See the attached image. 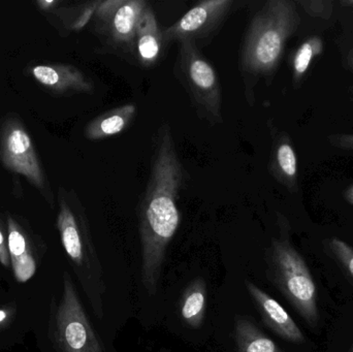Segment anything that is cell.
I'll use <instances>...</instances> for the list:
<instances>
[{"label":"cell","mask_w":353,"mask_h":352,"mask_svg":"<svg viewBox=\"0 0 353 352\" xmlns=\"http://www.w3.org/2000/svg\"><path fill=\"white\" fill-rule=\"evenodd\" d=\"M39 6H43L45 4L46 6H54L56 4L55 1H41L39 2Z\"/></svg>","instance_id":"26"},{"label":"cell","mask_w":353,"mask_h":352,"mask_svg":"<svg viewBox=\"0 0 353 352\" xmlns=\"http://www.w3.org/2000/svg\"><path fill=\"white\" fill-rule=\"evenodd\" d=\"M296 2L270 0L251 20L241 50L240 68L246 92H253L259 79L273 76L286 43L300 25Z\"/></svg>","instance_id":"2"},{"label":"cell","mask_w":353,"mask_h":352,"mask_svg":"<svg viewBox=\"0 0 353 352\" xmlns=\"http://www.w3.org/2000/svg\"><path fill=\"white\" fill-rule=\"evenodd\" d=\"M184 177L171 126L163 124L157 134L148 183L139 206L141 280L150 296L159 289L167 249L180 225L178 200Z\"/></svg>","instance_id":"1"},{"label":"cell","mask_w":353,"mask_h":352,"mask_svg":"<svg viewBox=\"0 0 353 352\" xmlns=\"http://www.w3.org/2000/svg\"><path fill=\"white\" fill-rule=\"evenodd\" d=\"M0 264L4 268H8L10 266V253H8V246L1 231H0Z\"/></svg>","instance_id":"22"},{"label":"cell","mask_w":353,"mask_h":352,"mask_svg":"<svg viewBox=\"0 0 353 352\" xmlns=\"http://www.w3.org/2000/svg\"><path fill=\"white\" fill-rule=\"evenodd\" d=\"M344 196H345V200H347V202L353 206V185L350 186V187L345 190Z\"/></svg>","instance_id":"24"},{"label":"cell","mask_w":353,"mask_h":352,"mask_svg":"<svg viewBox=\"0 0 353 352\" xmlns=\"http://www.w3.org/2000/svg\"><path fill=\"white\" fill-rule=\"evenodd\" d=\"M350 352H353V345H352V349H350Z\"/></svg>","instance_id":"27"},{"label":"cell","mask_w":353,"mask_h":352,"mask_svg":"<svg viewBox=\"0 0 353 352\" xmlns=\"http://www.w3.org/2000/svg\"><path fill=\"white\" fill-rule=\"evenodd\" d=\"M10 318V311L8 310L0 309V328L8 324Z\"/></svg>","instance_id":"23"},{"label":"cell","mask_w":353,"mask_h":352,"mask_svg":"<svg viewBox=\"0 0 353 352\" xmlns=\"http://www.w3.org/2000/svg\"><path fill=\"white\" fill-rule=\"evenodd\" d=\"M2 159L8 169L25 176L37 187L43 188V171L30 136L19 124H12L4 132Z\"/></svg>","instance_id":"9"},{"label":"cell","mask_w":353,"mask_h":352,"mask_svg":"<svg viewBox=\"0 0 353 352\" xmlns=\"http://www.w3.org/2000/svg\"><path fill=\"white\" fill-rule=\"evenodd\" d=\"M323 51V41L321 37H312L304 41L294 52L292 57V82L298 87L304 80L313 59Z\"/></svg>","instance_id":"18"},{"label":"cell","mask_w":353,"mask_h":352,"mask_svg":"<svg viewBox=\"0 0 353 352\" xmlns=\"http://www.w3.org/2000/svg\"><path fill=\"white\" fill-rule=\"evenodd\" d=\"M270 172L278 183L290 192L299 191L298 157L292 140L286 134L274 138Z\"/></svg>","instance_id":"13"},{"label":"cell","mask_w":353,"mask_h":352,"mask_svg":"<svg viewBox=\"0 0 353 352\" xmlns=\"http://www.w3.org/2000/svg\"><path fill=\"white\" fill-rule=\"evenodd\" d=\"M281 223V234L272 241L268 254L269 276L282 295L311 327L319 324L317 289L306 260L292 246Z\"/></svg>","instance_id":"4"},{"label":"cell","mask_w":353,"mask_h":352,"mask_svg":"<svg viewBox=\"0 0 353 352\" xmlns=\"http://www.w3.org/2000/svg\"><path fill=\"white\" fill-rule=\"evenodd\" d=\"M137 114L138 107L136 103H125L110 110L89 122L85 128V136L97 142L122 134L132 125Z\"/></svg>","instance_id":"14"},{"label":"cell","mask_w":353,"mask_h":352,"mask_svg":"<svg viewBox=\"0 0 353 352\" xmlns=\"http://www.w3.org/2000/svg\"><path fill=\"white\" fill-rule=\"evenodd\" d=\"M296 4L302 6L303 10L310 16L330 19L333 14L335 2L330 0H302L296 2Z\"/></svg>","instance_id":"20"},{"label":"cell","mask_w":353,"mask_h":352,"mask_svg":"<svg viewBox=\"0 0 353 352\" xmlns=\"http://www.w3.org/2000/svg\"><path fill=\"white\" fill-rule=\"evenodd\" d=\"M245 285L268 328L288 342L294 344L305 342L306 339L302 331L279 302L251 281H245Z\"/></svg>","instance_id":"10"},{"label":"cell","mask_w":353,"mask_h":352,"mask_svg":"<svg viewBox=\"0 0 353 352\" xmlns=\"http://www.w3.org/2000/svg\"><path fill=\"white\" fill-rule=\"evenodd\" d=\"M37 82L55 92L90 93L92 82L72 65H37L32 70Z\"/></svg>","instance_id":"11"},{"label":"cell","mask_w":353,"mask_h":352,"mask_svg":"<svg viewBox=\"0 0 353 352\" xmlns=\"http://www.w3.org/2000/svg\"><path fill=\"white\" fill-rule=\"evenodd\" d=\"M146 0H105L95 12V24L108 45L134 54L137 28Z\"/></svg>","instance_id":"7"},{"label":"cell","mask_w":353,"mask_h":352,"mask_svg":"<svg viewBox=\"0 0 353 352\" xmlns=\"http://www.w3.org/2000/svg\"><path fill=\"white\" fill-rule=\"evenodd\" d=\"M332 146L340 150L353 151V134H336L329 136Z\"/></svg>","instance_id":"21"},{"label":"cell","mask_w":353,"mask_h":352,"mask_svg":"<svg viewBox=\"0 0 353 352\" xmlns=\"http://www.w3.org/2000/svg\"><path fill=\"white\" fill-rule=\"evenodd\" d=\"M55 338L60 352H105L68 272L56 311Z\"/></svg>","instance_id":"6"},{"label":"cell","mask_w":353,"mask_h":352,"mask_svg":"<svg viewBox=\"0 0 353 352\" xmlns=\"http://www.w3.org/2000/svg\"><path fill=\"white\" fill-rule=\"evenodd\" d=\"M232 0H203L163 30V43L196 41L217 29L230 10Z\"/></svg>","instance_id":"8"},{"label":"cell","mask_w":353,"mask_h":352,"mask_svg":"<svg viewBox=\"0 0 353 352\" xmlns=\"http://www.w3.org/2000/svg\"><path fill=\"white\" fill-rule=\"evenodd\" d=\"M346 64L350 70H353V49L348 53L347 58H346Z\"/></svg>","instance_id":"25"},{"label":"cell","mask_w":353,"mask_h":352,"mask_svg":"<svg viewBox=\"0 0 353 352\" xmlns=\"http://www.w3.org/2000/svg\"><path fill=\"white\" fill-rule=\"evenodd\" d=\"M329 247L336 260L353 279V247L339 238H332Z\"/></svg>","instance_id":"19"},{"label":"cell","mask_w":353,"mask_h":352,"mask_svg":"<svg viewBox=\"0 0 353 352\" xmlns=\"http://www.w3.org/2000/svg\"><path fill=\"white\" fill-rule=\"evenodd\" d=\"M163 30L157 22L154 10L147 6L143 12L134 39V56L143 68L155 65L163 52Z\"/></svg>","instance_id":"12"},{"label":"cell","mask_w":353,"mask_h":352,"mask_svg":"<svg viewBox=\"0 0 353 352\" xmlns=\"http://www.w3.org/2000/svg\"><path fill=\"white\" fill-rule=\"evenodd\" d=\"M234 340L239 352H283L248 318H236Z\"/></svg>","instance_id":"17"},{"label":"cell","mask_w":353,"mask_h":352,"mask_svg":"<svg viewBox=\"0 0 353 352\" xmlns=\"http://www.w3.org/2000/svg\"><path fill=\"white\" fill-rule=\"evenodd\" d=\"M8 249L14 278L18 282H27L37 272L35 258L26 237L14 219L8 218Z\"/></svg>","instance_id":"15"},{"label":"cell","mask_w":353,"mask_h":352,"mask_svg":"<svg viewBox=\"0 0 353 352\" xmlns=\"http://www.w3.org/2000/svg\"><path fill=\"white\" fill-rule=\"evenodd\" d=\"M176 76L183 85L199 117L212 124L222 119V89L214 66L201 55L196 43H180L176 62Z\"/></svg>","instance_id":"5"},{"label":"cell","mask_w":353,"mask_h":352,"mask_svg":"<svg viewBox=\"0 0 353 352\" xmlns=\"http://www.w3.org/2000/svg\"><path fill=\"white\" fill-rule=\"evenodd\" d=\"M57 227L64 251L78 276L83 291L99 320L105 316V282L88 227L82 215L62 198Z\"/></svg>","instance_id":"3"},{"label":"cell","mask_w":353,"mask_h":352,"mask_svg":"<svg viewBox=\"0 0 353 352\" xmlns=\"http://www.w3.org/2000/svg\"><path fill=\"white\" fill-rule=\"evenodd\" d=\"M207 295V284L203 278L193 280L183 293L180 300V314L183 322L189 328L197 330L203 326Z\"/></svg>","instance_id":"16"}]
</instances>
